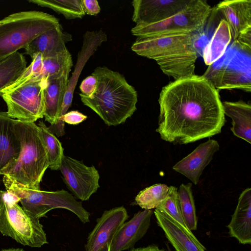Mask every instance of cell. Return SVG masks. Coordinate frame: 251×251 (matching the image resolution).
<instances>
[{
    "label": "cell",
    "mask_w": 251,
    "mask_h": 251,
    "mask_svg": "<svg viewBox=\"0 0 251 251\" xmlns=\"http://www.w3.org/2000/svg\"><path fill=\"white\" fill-rule=\"evenodd\" d=\"M156 131L174 145H185L221 133L225 123L219 91L202 76L175 80L160 93Z\"/></svg>",
    "instance_id": "6da1fadb"
},
{
    "label": "cell",
    "mask_w": 251,
    "mask_h": 251,
    "mask_svg": "<svg viewBox=\"0 0 251 251\" xmlns=\"http://www.w3.org/2000/svg\"><path fill=\"white\" fill-rule=\"evenodd\" d=\"M92 75L97 78V88L90 97L79 94L82 103L109 126L125 123L137 109L136 91L123 75L105 66L97 67Z\"/></svg>",
    "instance_id": "7a4b0ae2"
},
{
    "label": "cell",
    "mask_w": 251,
    "mask_h": 251,
    "mask_svg": "<svg viewBox=\"0 0 251 251\" xmlns=\"http://www.w3.org/2000/svg\"><path fill=\"white\" fill-rule=\"evenodd\" d=\"M14 129L21 144V152L14 166L4 176L25 188L40 190V183L49 167L41 129L34 123L17 120H15Z\"/></svg>",
    "instance_id": "3957f363"
},
{
    "label": "cell",
    "mask_w": 251,
    "mask_h": 251,
    "mask_svg": "<svg viewBox=\"0 0 251 251\" xmlns=\"http://www.w3.org/2000/svg\"><path fill=\"white\" fill-rule=\"evenodd\" d=\"M60 25L54 16L39 11L18 12L0 20V60Z\"/></svg>",
    "instance_id": "277c9868"
},
{
    "label": "cell",
    "mask_w": 251,
    "mask_h": 251,
    "mask_svg": "<svg viewBox=\"0 0 251 251\" xmlns=\"http://www.w3.org/2000/svg\"><path fill=\"white\" fill-rule=\"evenodd\" d=\"M3 182L6 190L20 198L23 208L34 217L39 219L46 217L50 210L56 208L67 209L75 214L83 224L90 222V213L81 201L67 191H44L25 188L3 176Z\"/></svg>",
    "instance_id": "5b68a950"
},
{
    "label": "cell",
    "mask_w": 251,
    "mask_h": 251,
    "mask_svg": "<svg viewBox=\"0 0 251 251\" xmlns=\"http://www.w3.org/2000/svg\"><path fill=\"white\" fill-rule=\"evenodd\" d=\"M48 81L32 79L0 95L5 102L7 113L12 119L34 123L45 112L44 89Z\"/></svg>",
    "instance_id": "8992f818"
},
{
    "label": "cell",
    "mask_w": 251,
    "mask_h": 251,
    "mask_svg": "<svg viewBox=\"0 0 251 251\" xmlns=\"http://www.w3.org/2000/svg\"><path fill=\"white\" fill-rule=\"evenodd\" d=\"M0 232L25 246L40 248L48 243L39 219L26 212L18 203L4 202L0 217Z\"/></svg>",
    "instance_id": "52a82bcc"
},
{
    "label": "cell",
    "mask_w": 251,
    "mask_h": 251,
    "mask_svg": "<svg viewBox=\"0 0 251 251\" xmlns=\"http://www.w3.org/2000/svg\"><path fill=\"white\" fill-rule=\"evenodd\" d=\"M64 183L74 196L82 201L89 199L100 187V175L92 165L64 155L59 169Z\"/></svg>",
    "instance_id": "ba28073f"
},
{
    "label": "cell",
    "mask_w": 251,
    "mask_h": 251,
    "mask_svg": "<svg viewBox=\"0 0 251 251\" xmlns=\"http://www.w3.org/2000/svg\"><path fill=\"white\" fill-rule=\"evenodd\" d=\"M193 33L137 37L131 50L140 56L155 60L187 48L190 46Z\"/></svg>",
    "instance_id": "9c48e42d"
},
{
    "label": "cell",
    "mask_w": 251,
    "mask_h": 251,
    "mask_svg": "<svg viewBox=\"0 0 251 251\" xmlns=\"http://www.w3.org/2000/svg\"><path fill=\"white\" fill-rule=\"evenodd\" d=\"M232 55L222 77L219 89H238L251 91V51L235 41L231 45Z\"/></svg>",
    "instance_id": "30bf717a"
},
{
    "label": "cell",
    "mask_w": 251,
    "mask_h": 251,
    "mask_svg": "<svg viewBox=\"0 0 251 251\" xmlns=\"http://www.w3.org/2000/svg\"><path fill=\"white\" fill-rule=\"evenodd\" d=\"M191 0H134L132 21L149 24L170 18L182 10Z\"/></svg>",
    "instance_id": "8fae6325"
},
{
    "label": "cell",
    "mask_w": 251,
    "mask_h": 251,
    "mask_svg": "<svg viewBox=\"0 0 251 251\" xmlns=\"http://www.w3.org/2000/svg\"><path fill=\"white\" fill-rule=\"evenodd\" d=\"M128 218L127 212L124 206L104 211L97 219L95 227L88 235L85 251H99L105 244H110L116 233Z\"/></svg>",
    "instance_id": "7c38bea8"
},
{
    "label": "cell",
    "mask_w": 251,
    "mask_h": 251,
    "mask_svg": "<svg viewBox=\"0 0 251 251\" xmlns=\"http://www.w3.org/2000/svg\"><path fill=\"white\" fill-rule=\"evenodd\" d=\"M219 149L217 141L209 139L199 145L192 152L177 162L173 169L197 185L204 169Z\"/></svg>",
    "instance_id": "4fadbf2b"
},
{
    "label": "cell",
    "mask_w": 251,
    "mask_h": 251,
    "mask_svg": "<svg viewBox=\"0 0 251 251\" xmlns=\"http://www.w3.org/2000/svg\"><path fill=\"white\" fill-rule=\"evenodd\" d=\"M107 40V35L102 30L87 31L84 34L82 46L78 54L77 63L74 72L72 77L69 79L67 90L64 96L58 120H62L63 116L71 106L75 89L83 66L97 50L98 47Z\"/></svg>",
    "instance_id": "5bb4252c"
},
{
    "label": "cell",
    "mask_w": 251,
    "mask_h": 251,
    "mask_svg": "<svg viewBox=\"0 0 251 251\" xmlns=\"http://www.w3.org/2000/svg\"><path fill=\"white\" fill-rule=\"evenodd\" d=\"M158 225L176 251H206L192 232L185 228L164 211L153 212Z\"/></svg>",
    "instance_id": "9a60e30c"
},
{
    "label": "cell",
    "mask_w": 251,
    "mask_h": 251,
    "mask_svg": "<svg viewBox=\"0 0 251 251\" xmlns=\"http://www.w3.org/2000/svg\"><path fill=\"white\" fill-rule=\"evenodd\" d=\"M153 214L152 210L139 211L129 221L124 223L110 244V251H122L133 248L147 233Z\"/></svg>",
    "instance_id": "2e32d148"
},
{
    "label": "cell",
    "mask_w": 251,
    "mask_h": 251,
    "mask_svg": "<svg viewBox=\"0 0 251 251\" xmlns=\"http://www.w3.org/2000/svg\"><path fill=\"white\" fill-rule=\"evenodd\" d=\"M15 120L0 111V175L15 165L21 152V144L14 129Z\"/></svg>",
    "instance_id": "e0dca14e"
},
{
    "label": "cell",
    "mask_w": 251,
    "mask_h": 251,
    "mask_svg": "<svg viewBox=\"0 0 251 251\" xmlns=\"http://www.w3.org/2000/svg\"><path fill=\"white\" fill-rule=\"evenodd\" d=\"M215 9L227 23L233 41L241 33L251 29V0H224Z\"/></svg>",
    "instance_id": "ac0fdd59"
},
{
    "label": "cell",
    "mask_w": 251,
    "mask_h": 251,
    "mask_svg": "<svg viewBox=\"0 0 251 251\" xmlns=\"http://www.w3.org/2000/svg\"><path fill=\"white\" fill-rule=\"evenodd\" d=\"M212 8L206 0H191L180 12L171 17L175 28L181 34H190L203 29Z\"/></svg>",
    "instance_id": "d6986e66"
},
{
    "label": "cell",
    "mask_w": 251,
    "mask_h": 251,
    "mask_svg": "<svg viewBox=\"0 0 251 251\" xmlns=\"http://www.w3.org/2000/svg\"><path fill=\"white\" fill-rule=\"evenodd\" d=\"M72 40V35L63 31L60 25L32 40L25 48V53L31 58L38 53L43 58L53 57L66 50V44Z\"/></svg>",
    "instance_id": "ffe728a7"
},
{
    "label": "cell",
    "mask_w": 251,
    "mask_h": 251,
    "mask_svg": "<svg viewBox=\"0 0 251 251\" xmlns=\"http://www.w3.org/2000/svg\"><path fill=\"white\" fill-rule=\"evenodd\" d=\"M231 237L242 244L251 243V189L240 194L237 206L227 226Z\"/></svg>",
    "instance_id": "44dd1931"
},
{
    "label": "cell",
    "mask_w": 251,
    "mask_h": 251,
    "mask_svg": "<svg viewBox=\"0 0 251 251\" xmlns=\"http://www.w3.org/2000/svg\"><path fill=\"white\" fill-rule=\"evenodd\" d=\"M198 57L190 46L180 52L155 61L164 74L177 80L195 75V64Z\"/></svg>",
    "instance_id": "7402d4cb"
},
{
    "label": "cell",
    "mask_w": 251,
    "mask_h": 251,
    "mask_svg": "<svg viewBox=\"0 0 251 251\" xmlns=\"http://www.w3.org/2000/svg\"><path fill=\"white\" fill-rule=\"evenodd\" d=\"M70 71L59 78L48 80L44 89L45 121L54 124L60 115L65 94L67 91Z\"/></svg>",
    "instance_id": "603a6c76"
},
{
    "label": "cell",
    "mask_w": 251,
    "mask_h": 251,
    "mask_svg": "<svg viewBox=\"0 0 251 251\" xmlns=\"http://www.w3.org/2000/svg\"><path fill=\"white\" fill-rule=\"evenodd\" d=\"M224 114L232 119L231 130L236 137L251 143V106L243 101L222 102Z\"/></svg>",
    "instance_id": "cb8c5ba5"
},
{
    "label": "cell",
    "mask_w": 251,
    "mask_h": 251,
    "mask_svg": "<svg viewBox=\"0 0 251 251\" xmlns=\"http://www.w3.org/2000/svg\"><path fill=\"white\" fill-rule=\"evenodd\" d=\"M232 37L226 21L222 19L215 28L213 35L204 48L202 58L209 66L221 57L227 49Z\"/></svg>",
    "instance_id": "d4e9b609"
},
{
    "label": "cell",
    "mask_w": 251,
    "mask_h": 251,
    "mask_svg": "<svg viewBox=\"0 0 251 251\" xmlns=\"http://www.w3.org/2000/svg\"><path fill=\"white\" fill-rule=\"evenodd\" d=\"M26 68L25 58L19 51L0 60V93L16 81Z\"/></svg>",
    "instance_id": "484cf974"
},
{
    "label": "cell",
    "mask_w": 251,
    "mask_h": 251,
    "mask_svg": "<svg viewBox=\"0 0 251 251\" xmlns=\"http://www.w3.org/2000/svg\"><path fill=\"white\" fill-rule=\"evenodd\" d=\"M72 66V56L67 49L55 56L43 58L41 73L34 79L48 81L59 78L65 72L71 71Z\"/></svg>",
    "instance_id": "4316f807"
},
{
    "label": "cell",
    "mask_w": 251,
    "mask_h": 251,
    "mask_svg": "<svg viewBox=\"0 0 251 251\" xmlns=\"http://www.w3.org/2000/svg\"><path fill=\"white\" fill-rule=\"evenodd\" d=\"M192 186L191 183L181 184L177 189L181 215L187 227L191 231L197 229L198 224Z\"/></svg>",
    "instance_id": "83f0119b"
},
{
    "label": "cell",
    "mask_w": 251,
    "mask_h": 251,
    "mask_svg": "<svg viewBox=\"0 0 251 251\" xmlns=\"http://www.w3.org/2000/svg\"><path fill=\"white\" fill-rule=\"evenodd\" d=\"M28 2L51 9L69 20L81 19L85 15L81 0H29Z\"/></svg>",
    "instance_id": "f1b7e54d"
},
{
    "label": "cell",
    "mask_w": 251,
    "mask_h": 251,
    "mask_svg": "<svg viewBox=\"0 0 251 251\" xmlns=\"http://www.w3.org/2000/svg\"><path fill=\"white\" fill-rule=\"evenodd\" d=\"M38 126L41 129L48 152L49 168L52 170H59L64 155L62 144L42 121H39Z\"/></svg>",
    "instance_id": "f546056e"
},
{
    "label": "cell",
    "mask_w": 251,
    "mask_h": 251,
    "mask_svg": "<svg viewBox=\"0 0 251 251\" xmlns=\"http://www.w3.org/2000/svg\"><path fill=\"white\" fill-rule=\"evenodd\" d=\"M169 187L158 183L141 191L135 198L136 204L144 210L156 208L166 199Z\"/></svg>",
    "instance_id": "4dcf8cb0"
},
{
    "label": "cell",
    "mask_w": 251,
    "mask_h": 251,
    "mask_svg": "<svg viewBox=\"0 0 251 251\" xmlns=\"http://www.w3.org/2000/svg\"><path fill=\"white\" fill-rule=\"evenodd\" d=\"M131 31L133 35L141 38L185 34L180 33L175 28L171 17L154 23L136 25Z\"/></svg>",
    "instance_id": "1f68e13d"
},
{
    "label": "cell",
    "mask_w": 251,
    "mask_h": 251,
    "mask_svg": "<svg viewBox=\"0 0 251 251\" xmlns=\"http://www.w3.org/2000/svg\"><path fill=\"white\" fill-rule=\"evenodd\" d=\"M232 55V48L230 45L223 55L208 68L202 75L216 89H219L224 72Z\"/></svg>",
    "instance_id": "d6a6232c"
},
{
    "label": "cell",
    "mask_w": 251,
    "mask_h": 251,
    "mask_svg": "<svg viewBox=\"0 0 251 251\" xmlns=\"http://www.w3.org/2000/svg\"><path fill=\"white\" fill-rule=\"evenodd\" d=\"M156 209L164 211L185 228L189 229L181 215L178 198L177 188L176 187L174 186L169 187L167 197Z\"/></svg>",
    "instance_id": "836d02e7"
},
{
    "label": "cell",
    "mask_w": 251,
    "mask_h": 251,
    "mask_svg": "<svg viewBox=\"0 0 251 251\" xmlns=\"http://www.w3.org/2000/svg\"><path fill=\"white\" fill-rule=\"evenodd\" d=\"M43 59V58L41 54L40 53L36 54L32 58V62L27 67L25 71L17 80L2 92L10 90L30 80L36 79L39 77L42 70Z\"/></svg>",
    "instance_id": "e575fe53"
},
{
    "label": "cell",
    "mask_w": 251,
    "mask_h": 251,
    "mask_svg": "<svg viewBox=\"0 0 251 251\" xmlns=\"http://www.w3.org/2000/svg\"><path fill=\"white\" fill-rule=\"evenodd\" d=\"M210 25H207L200 31L193 33L191 36V48L196 53L198 57H202L203 51L210 41L213 33H212Z\"/></svg>",
    "instance_id": "d590c367"
},
{
    "label": "cell",
    "mask_w": 251,
    "mask_h": 251,
    "mask_svg": "<svg viewBox=\"0 0 251 251\" xmlns=\"http://www.w3.org/2000/svg\"><path fill=\"white\" fill-rule=\"evenodd\" d=\"M97 86V78L95 76L91 75L83 80L79 86V89L81 94L90 97L95 92Z\"/></svg>",
    "instance_id": "8d00e7d4"
},
{
    "label": "cell",
    "mask_w": 251,
    "mask_h": 251,
    "mask_svg": "<svg viewBox=\"0 0 251 251\" xmlns=\"http://www.w3.org/2000/svg\"><path fill=\"white\" fill-rule=\"evenodd\" d=\"M86 115L77 110L67 112L62 117V121L69 125H76L85 120Z\"/></svg>",
    "instance_id": "74e56055"
},
{
    "label": "cell",
    "mask_w": 251,
    "mask_h": 251,
    "mask_svg": "<svg viewBox=\"0 0 251 251\" xmlns=\"http://www.w3.org/2000/svg\"><path fill=\"white\" fill-rule=\"evenodd\" d=\"M85 14L95 16L99 14L100 8L97 0H81Z\"/></svg>",
    "instance_id": "f35d334b"
},
{
    "label": "cell",
    "mask_w": 251,
    "mask_h": 251,
    "mask_svg": "<svg viewBox=\"0 0 251 251\" xmlns=\"http://www.w3.org/2000/svg\"><path fill=\"white\" fill-rule=\"evenodd\" d=\"M4 202L8 204L18 203L20 201V198L16 195L10 191H4L3 194Z\"/></svg>",
    "instance_id": "ab89813d"
},
{
    "label": "cell",
    "mask_w": 251,
    "mask_h": 251,
    "mask_svg": "<svg viewBox=\"0 0 251 251\" xmlns=\"http://www.w3.org/2000/svg\"><path fill=\"white\" fill-rule=\"evenodd\" d=\"M129 251H165L163 249H160L159 247L154 245H149L145 247L138 248H132Z\"/></svg>",
    "instance_id": "60d3db41"
},
{
    "label": "cell",
    "mask_w": 251,
    "mask_h": 251,
    "mask_svg": "<svg viewBox=\"0 0 251 251\" xmlns=\"http://www.w3.org/2000/svg\"><path fill=\"white\" fill-rule=\"evenodd\" d=\"M4 191L0 190V217L4 206V202L3 199V194Z\"/></svg>",
    "instance_id": "b9f144b4"
},
{
    "label": "cell",
    "mask_w": 251,
    "mask_h": 251,
    "mask_svg": "<svg viewBox=\"0 0 251 251\" xmlns=\"http://www.w3.org/2000/svg\"><path fill=\"white\" fill-rule=\"evenodd\" d=\"M110 244L109 243L105 244L99 251H110Z\"/></svg>",
    "instance_id": "7bdbcfd3"
},
{
    "label": "cell",
    "mask_w": 251,
    "mask_h": 251,
    "mask_svg": "<svg viewBox=\"0 0 251 251\" xmlns=\"http://www.w3.org/2000/svg\"><path fill=\"white\" fill-rule=\"evenodd\" d=\"M1 251H25L23 249L20 248H9L3 249Z\"/></svg>",
    "instance_id": "ee69618b"
},
{
    "label": "cell",
    "mask_w": 251,
    "mask_h": 251,
    "mask_svg": "<svg viewBox=\"0 0 251 251\" xmlns=\"http://www.w3.org/2000/svg\"><path fill=\"white\" fill-rule=\"evenodd\" d=\"M167 247L168 251H171V250L170 249V248H169V247L168 244L167 245Z\"/></svg>",
    "instance_id": "f6af8a7d"
}]
</instances>
